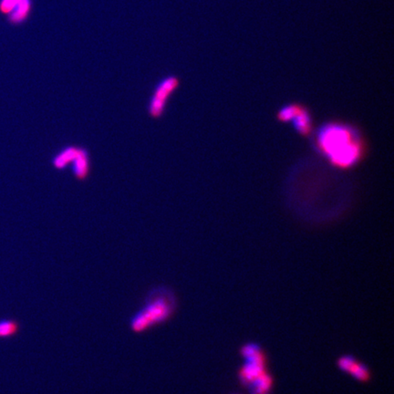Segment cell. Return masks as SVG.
Returning a JSON list of instances; mask_svg holds the SVG:
<instances>
[{
	"instance_id": "obj_3",
	"label": "cell",
	"mask_w": 394,
	"mask_h": 394,
	"mask_svg": "<svg viewBox=\"0 0 394 394\" xmlns=\"http://www.w3.org/2000/svg\"><path fill=\"white\" fill-rule=\"evenodd\" d=\"M180 85V78L174 74L164 77L157 82L147 105V114L151 119L157 121L164 117L170 99L178 90Z\"/></svg>"
},
{
	"instance_id": "obj_10",
	"label": "cell",
	"mask_w": 394,
	"mask_h": 394,
	"mask_svg": "<svg viewBox=\"0 0 394 394\" xmlns=\"http://www.w3.org/2000/svg\"><path fill=\"white\" fill-rule=\"evenodd\" d=\"M347 373H350L352 377L360 382H369L370 379V372L369 368L358 360L354 362V364L352 365V368Z\"/></svg>"
},
{
	"instance_id": "obj_12",
	"label": "cell",
	"mask_w": 394,
	"mask_h": 394,
	"mask_svg": "<svg viewBox=\"0 0 394 394\" xmlns=\"http://www.w3.org/2000/svg\"><path fill=\"white\" fill-rule=\"evenodd\" d=\"M356 359L353 356L351 355H345V356L341 357L339 360H338V366H339V369H341L344 373H349V370L352 368V365L354 364V362L356 361Z\"/></svg>"
},
{
	"instance_id": "obj_7",
	"label": "cell",
	"mask_w": 394,
	"mask_h": 394,
	"mask_svg": "<svg viewBox=\"0 0 394 394\" xmlns=\"http://www.w3.org/2000/svg\"><path fill=\"white\" fill-rule=\"evenodd\" d=\"M69 170L78 182H85L89 179L91 172V159L88 149L84 146L80 147L79 153L69 166Z\"/></svg>"
},
{
	"instance_id": "obj_8",
	"label": "cell",
	"mask_w": 394,
	"mask_h": 394,
	"mask_svg": "<svg viewBox=\"0 0 394 394\" xmlns=\"http://www.w3.org/2000/svg\"><path fill=\"white\" fill-rule=\"evenodd\" d=\"M79 145L69 144L60 149L58 153H56L51 158V166L53 169L57 171H64L72 165V161L75 159L80 150Z\"/></svg>"
},
{
	"instance_id": "obj_2",
	"label": "cell",
	"mask_w": 394,
	"mask_h": 394,
	"mask_svg": "<svg viewBox=\"0 0 394 394\" xmlns=\"http://www.w3.org/2000/svg\"><path fill=\"white\" fill-rule=\"evenodd\" d=\"M177 310V298L174 291L159 286L149 291L144 305L130 319V329L134 333H144L160 326L173 318Z\"/></svg>"
},
{
	"instance_id": "obj_4",
	"label": "cell",
	"mask_w": 394,
	"mask_h": 394,
	"mask_svg": "<svg viewBox=\"0 0 394 394\" xmlns=\"http://www.w3.org/2000/svg\"><path fill=\"white\" fill-rule=\"evenodd\" d=\"M276 118L280 123H292L293 127L298 134L310 137L314 131V121L310 110L303 104L292 102L282 107Z\"/></svg>"
},
{
	"instance_id": "obj_6",
	"label": "cell",
	"mask_w": 394,
	"mask_h": 394,
	"mask_svg": "<svg viewBox=\"0 0 394 394\" xmlns=\"http://www.w3.org/2000/svg\"><path fill=\"white\" fill-rule=\"evenodd\" d=\"M32 9V0H0V13L12 25H21L28 20Z\"/></svg>"
},
{
	"instance_id": "obj_11",
	"label": "cell",
	"mask_w": 394,
	"mask_h": 394,
	"mask_svg": "<svg viewBox=\"0 0 394 394\" xmlns=\"http://www.w3.org/2000/svg\"><path fill=\"white\" fill-rule=\"evenodd\" d=\"M19 331V324L14 319L0 320V338H10Z\"/></svg>"
},
{
	"instance_id": "obj_9",
	"label": "cell",
	"mask_w": 394,
	"mask_h": 394,
	"mask_svg": "<svg viewBox=\"0 0 394 394\" xmlns=\"http://www.w3.org/2000/svg\"><path fill=\"white\" fill-rule=\"evenodd\" d=\"M273 383L274 380L271 374L266 372L256 379L247 388L251 394H270L273 389Z\"/></svg>"
},
{
	"instance_id": "obj_5",
	"label": "cell",
	"mask_w": 394,
	"mask_h": 394,
	"mask_svg": "<svg viewBox=\"0 0 394 394\" xmlns=\"http://www.w3.org/2000/svg\"><path fill=\"white\" fill-rule=\"evenodd\" d=\"M246 362L242 366L238 378L244 387H248L256 379L267 372V356L261 347L249 356L244 358Z\"/></svg>"
},
{
	"instance_id": "obj_1",
	"label": "cell",
	"mask_w": 394,
	"mask_h": 394,
	"mask_svg": "<svg viewBox=\"0 0 394 394\" xmlns=\"http://www.w3.org/2000/svg\"><path fill=\"white\" fill-rule=\"evenodd\" d=\"M312 134L315 149L338 169H352L364 160L367 144L359 129L352 124L329 122Z\"/></svg>"
}]
</instances>
